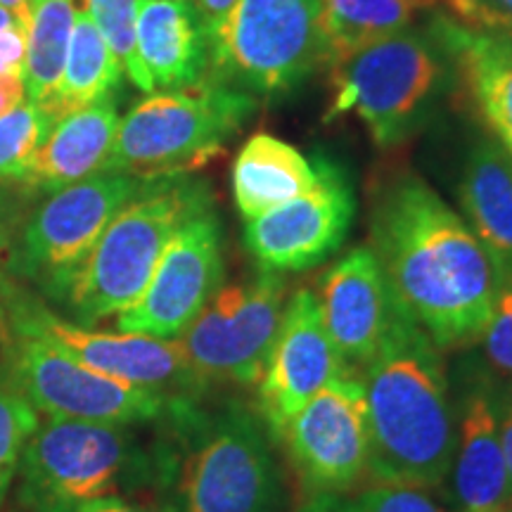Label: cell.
<instances>
[{"label": "cell", "mask_w": 512, "mask_h": 512, "mask_svg": "<svg viewBox=\"0 0 512 512\" xmlns=\"http://www.w3.org/2000/svg\"><path fill=\"white\" fill-rule=\"evenodd\" d=\"M370 238L389 290L439 351L482 339L496 273L467 221L422 178L406 174L375 200Z\"/></svg>", "instance_id": "obj_1"}, {"label": "cell", "mask_w": 512, "mask_h": 512, "mask_svg": "<svg viewBox=\"0 0 512 512\" xmlns=\"http://www.w3.org/2000/svg\"><path fill=\"white\" fill-rule=\"evenodd\" d=\"M375 484L434 489L451 472L456 415L437 344L396 302L380 347L358 368Z\"/></svg>", "instance_id": "obj_2"}, {"label": "cell", "mask_w": 512, "mask_h": 512, "mask_svg": "<svg viewBox=\"0 0 512 512\" xmlns=\"http://www.w3.org/2000/svg\"><path fill=\"white\" fill-rule=\"evenodd\" d=\"M214 204L207 183L185 176L140 185L110 221L60 299L64 318L83 328L119 316L150 283L174 233L197 211Z\"/></svg>", "instance_id": "obj_3"}, {"label": "cell", "mask_w": 512, "mask_h": 512, "mask_svg": "<svg viewBox=\"0 0 512 512\" xmlns=\"http://www.w3.org/2000/svg\"><path fill=\"white\" fill-rule=\"evenodd\" d=\"M254 110V95L211 76L178 91L147 95L119 119L102 174L140 181L185 176L221 155Z\"/></svg>", "instance_id": "obj_4"}, {"label": "cell", "mask_w": 512, "mask_h": 512, "mask_svg": "<svg viewBox=\"0 0 512 512\" xmlns=\"http://www.w3.org/2000/svg\"><path fill=\"white\" fill-rule=\"evenodd\" d=\"M155 472L128 425L43 418L19 460L15 510L76 512L98 498L138 489Z\"/></svg>", "instance_id": "obj_5"}, {"label": "cell", "mask_w": 512, "mask_h": 512, "mask_svg": "<svg viewBox=\"0 0 512 512\" xmlns=\"http://www.w3.org/2000/svg\"><path fill=\"white\" fill-rule=\"evenodd\" d=\"M171 418L185 437L178 512H280L285 486L264 420L240 403L200 415L190 399H176Z\"/></svg>", "instance_id": "obj_6"}, {"label": "cell", "mask_w": 512, "mask_h": 512, "mask_svg": "<svg viewBox=\"0 0 512 512\" xmlns=\"http://www.w3.org/2000/svg\"><path fill=\"white\" fill-rule=\"evenodd\" d=\"M446 55L432 34L403 29L330 64L325 121L354 117L377 147L401 145L430 117L446 81Z\"/></svg>", "instance_id": "obj_7"}, {"label": "cell", "mask_w": 512, "mask_h": 512, "mask_svg": "<svg viewBox=\"0 0 512 512\" xmlns=\"http://www.w3.org/2000/svg\"><path fill=\"white\" fill-rule=\"evenodd\" d=\"M207 43L211 79L285 98L323 67L320 0H238Z\"/></svg>", "instance_id": "obj_8"}, {"label": "cell", "mask_w": 512, "mask_h": 512, "mask_svg": "<svg viewBox=\"0 0 512 512\" xmlns=\"http://www.w3.org/2000/svg\"><path fill=\"white\" fill-rule=\"evenodd\" d=\"M0 384L22 394L43 418L147 425L171 413L174 396L102 375L41 337L5 332Z\"/></svg>", "instance_id": "obj_9"}, {"label": "cell", "mask_w": 512, "mask_h": 512, "mask_svg": "<svg viewBox=\"0 0 512 512\" xmlns=\"http://www.w3.org/2000/svg\"><path fill=\"white\" fill-rule=\"evenodd\" d=\"M145 181L126 174H95L50 192L19 221L12 240V278L36 287L55 306L95 242Z\"/></svg>", "instance_id": "obj_10"}, {"label": "cell", "mask_w": 512, "mask_h": 512, "mask_svg": "<svg viewBox=\"0 0 512 512\" xmlns=\"http://www.w3.org/2000/svg\"><path fill=\"white\" fill-rule=\"evenodd\" d=\"M285 304L283 273L259 271L254 278L221 285L176 342L204 384L256 387L266 370Z\"/></svg>", "instance_id": "obj_11"}, {"label": "cell", "mask_w": 512, "mask_h": 512, "mask_svg": "<svg viewBox=\"0 0 512 512\" xmlns=\"http://www.w3.org/2000/svg\"><path fill=\"white\" fill-rule=\"evenodd\" d=\"M3 320L5 332L46 339L88 368L128 384L157 389L174 399H195L207 387L190 368L176 339L83 328L48 309L22 285L3 304Z\"/></svg>", "instance_id": "obj_12"}, {"label": "cell", "mask_w": 512, "mask_h": 512, "mask_svg": "<svg viewBox=\"0 0 512 512\" xmlns=\"http://www.w3.org/2000/svg\"><path fill=\"white\" fill-rule=\"evenodd\" d=\"M223 275V230L211 204L176 230L143 294L117 316L119 332L178 339L221 290Z\"/></svg>", "instance_id": "obj_13"}, {"label": "cell", "mask_w": 512, "mask_h": 512, "mask_svg": "<svg viewBox=\"0 0 512 512\" xmlns=\"http://www.w3.org/2000/svg\"><path fill=\"white\" fill-rule=\"evenodd\" d=\"M311 162L318 181L309 192L245 221V245L261 271H306L347 240L356 214L347 171L323 152H316Z\"/></svg>", "instance_id": "obj_14"}, {"label": "cell", "mask_w": 512, "mask_h": 512, "mask_svg": "<svg viewBox=\"0 0 512 512\" xmlns=\"http://www.w3.org/2000/svg\"><path fill=\"white\" fill-rule=\"evenodd\" d=\"M287 451L311 496L344 494L368 472L366 394L358 370L344 368L290 420Z\"/></svg>", "instance_id": "obj_15"}, {"label": "cell", "mask_w": 512, "mask_h": 512, "mask_svg": "<svg viewBox=\"0 0 512 512\" xmlns=\"http://www.w3.org/2000/svg\"><path fill=\"white\" fill-rule=\"evenodd\" d=\"M344 368L347 363L325 328L316 294L297 290L287 299L266 370L256 384L268 432L280 439L294 415Z\"/></svg>", "instance_id": "obj_16"}, {"label": "cell", "mask_w": 512, "mask_h": 512, "mask_svg": "<svg viewBox=\"0 0 512 512\" xmlns=\"http://www.w3.org/2000/svg\"><path fill=\"white\" fill-rule=\"evenodd\" d=\"M316 299L339 356L358 370L380 347L396 309L373 249L356 247L344 254L320 278Z\"/></svg>", "instance_id": "obj_17"}, {"label": "cell", "mask_w": 512, "mask_h": 512, "mask_svg": "<svg viewBox=\"0 0 512 512\" xmlns=\"http://www.w3.org/2000/svg\"><path fill=\"white\" fill-rule=\"evenodd\" d=\"M448 477L453 482L456 512L512 510V482L498 425V396L489 384L479 382L465 394Z\"/></svg>", "instance_id": "obj_18"}, {"label": "cell", "mask_w": 512, "mask_h": 512, "mask_svg": "<svg viewBox=\"0 0 512 512\" xmlns=\"http://www.w3.org/2000/svg\"><path fill=\"white\" fill-rule=\"evenodd\" d=\"M430 34L456 67L467 98L512 159V36L437 15Z\"/></svg>", "instance_id": "obj_19"}, {"label": "cell", "mask_w": 512, "mask_h": 512, "mask_svg": "<svg viewBox=\"0 0 512 512\" xmlns=\"http://www.w3.org/2000/svg\"><path fill=\"white\" fill-rule=\"evenodd\" d=\"M119 128L114 95L62 117L31 157L19 183L43 195L102 174Z\"/></svg>", "instance_id": "obj_20"}, {"label": "cell", "mask_w": 512, "mask_h": 512, "mask_svg": "<svg viewBox=\"0 0 512 512\" xmlns=\"http://www.w3.org/2000/svg\"><path fill=\"white\" fill-rule=\"evenodd\" d=\"M458 200L467 226L489 254L496 283L512 285V159L494 138L472 145Z\"/></svg>", "instance_id": "obj_21"}, {"label": "cell", "mask_w": 512, "mask_h": 512, "mask_svg": "<svg viewBox=\"0 0 512 512\" xmlns=\"http://www.w3.org/2000/svg\"><path fill=\"white\" fill-rule=\"evenodd\" d=\"M138 53L155 88L164 91H178L207 76V31L190 0H140Z\"/></svg>", "instance_id": "obj_22"}, {"label": "cell", "mask_w": 512, "mask_h": 512, "mask_svg": "<svg viewBox=\"0 0 512 512\" xmlns=\"http://www.w3.org/2000/svg\"><path fill=\"white\" fill-rule=\"evenodd\" d=\"M316 181L311 159L268 133H256L242 145L230 176L235 204L245 221L304 195Z\"/></svg>", "instance_id": "obj_23"}, {"label": "cell", "mask_w": 512, "mask_h": 512, "mask_svg": "<svg viewBox=\"0 0 512 512\" xmlns=\"http://www.w3.org/2000/svg\"><path fill=\"white\" fill-rule=\"evenodd\" d=\"M121 76H124V69H121L119 60L93 24L91 15L79 3L60 88H57L53 102L43 114L55 126L67 114L83 110V107L107 98V95H114Z\"/></svg>", "instance_id": "obj_24"}, {"label": "cell", "mask_w": 512, "mask_h": 512, "mask_svg": "<svg viewBox=\"0 0 512 512\" xmlns=\"http://www.w3.org/2000/svg\"><path fill=\"white\" fill-rule=\"evenodd\" d=\"M427 8H434V0H320L323 67L408 29L415 12Z\"/></svg>", "instance_id": "obj_25"}, {"label": "cell", "mask_w": 512, "mask_h": 512, "mask_svg": "<svg viewBox=\"0 0 512 512\" xmlns=\"http://www.w3.org/2000/svg\"><path fill=\"white\" fill-rule=\"evenodd\" d=\"M74 17V0H31L24 81H27V100L43 112L48 110L60 88Z\"/></svg>", "instance_id": "obj_26"}, {"label": "cell", "mask_w": 512, "mask_h": 512, "mask_svg": "<svg viewBox=\"0 0 512 512\" xmlns=\"http://www.w3.org/2000/svg\"><path fill=\"white\" fill-rule=\"evenodd\" d=\"M105 43L117 57L124 74L140 91L157 93L138 53V5L140 0H81Z\"/></svg>", "instance_id": "obj_27"}, {"label": "cell", "mask_w": 512, "mask_h": 512, "mask_svg": "<svg viewBox=\"0 0 512 512\" xmlns=\"http://www.w3.org/2000/svg\"><path fill=\"white\" fill-rule=\"evenodd\" d=\"M50 128L53 121L29 100L0 117V181H22Z\"/></svg>", "instance_id": "obj_28"}, {"label": "cell", "mask_w": 512, "mask_h": 512, "mask_svg": "<svg viewBox=\"0 0 512 512\" xmlns=\"http://www.w3.org/2000/svg\"><path fill=\"white\" fill-rule=\"evenodd\" d=\"M38 425L36 408L15 389L0 384V508L12 494L24 446Z\"/></svg>", "instance_id": "obj_29"}, {"label": "cell", "mask_w": 512, "mask_h": 512, "mask_svg": "<svg viewBox=\"0 0 512 512\" xmlns=\"http://www.w3.org/2000/svg\"><path fill=\"white\" fill-rule=\"evenodd\" d=\"M299 512H441L427 494L406 486L375 484L358 494H318Z\"/></svg>", "instance_id": "obj_30"}, {"label": "cell", "mask_w": 512, "mask_h": 512, "mask_svg": "<svg viewBox=\"0 0 512 512\" xmlns=\"http://www.w3.org/2000/svg\"><path fill=\"white\" fill-rule=\"evenodd\" d=\"M486 361L512 380V285H498L494 313L482 339Z\"/></svg>", "instance_id": "obj_31"}, {"label": "cell", "mask_w": 512, "mask_h": 512, "mask_svg": "<svg viewBox=\"0 0 512 512\" xmlns=\"http://www.w3.org/2000/svg\"><path fill=\"white\" fill-rule=\"evenodd\" d=\"M29 27L0 5V72L24 69Z\"/></svg>", "instance_id": "obj_32"}, {"label": "cell", "mask_w": 512, "mask_h": 512, "mask_svg": "<svg viewBox=\"0 0 512 512\" xmlns=\"http://www.w3.org/2000/svg\"><path fill=\"white\" fill-rule=\"evenodd\" d=\"M76 512H178L174 503L157 501H136L128 496H107L81 505Z\"/></svg>", "instance_id": "obj_33"}, {"label": "cell", "mask_w": 512, "mask_h": 512, "mask_svg": "<svg viewBox=\"0 0 512 512\" xmlns=\"http://www.w3.org/2000/svg\"><path fill=\"white\" fill-rule=\"evenodd\" d=\"M17 226H12V219L8 214L0 211V313H3V304L12 297L19 283L10 273V252L12 240H15Z\"/></svg>", "instance_id": "obj_34"}, {"label": "cell", "mask_w": 512, "mask_h": 512, "mask_svg": "<svg viewBox=\"0 0 512 512\" xmlns=\"http://www.w3.org/2000/svg\"><path fill=\"white\" fill-rule=\"evenodd\" d=\"M27 100V81H24V69H12V72H0V117L15 110Z\"/></svg>", "instance_id": "obj_35"}, {"label": "cell", "mask_w": 512, "mask_h": 512, "mask_svg": "<svg viewBox=\"0 0 512 512\" xmlns=\"http://www.w3.org/2000/svg\"><path fill=\"white\" fill-rule=\"evenodd\" d=\"M192 8L200 15L204 31H207V38L214 34L216 29L221 27L223 19L230 15V10L238 5V0H190Z\"/></svg>", "instance_id": "obj_36"}, {"label": "cell", "mask_w": 512, "mask_h": 512, "mask_svg": "<svg viewBox=\"0 0 512 512\" xmlns=\"http://www.w3.org/2000/svg\"><path fill=\"white\" fill-rule=\"evenodd\" d=\"M498 425H501V444L505 465H508V475L512 482V399H498Z\"/></svg>", "instance_id": "obj_37"}, {"label": "cell", "mask_w": 512, "mask_h": 512, "mask_svg": "<svg viewBox=\"0 0 512 512\" xmlns=\"http://www.w3.org/2000/svg\"><path fill=\"white\" fill-rule=\"evenodd\" d=\"M3 8H8L19 22H24L29 27L31 22V0H0Z\"/></svg>", "instance_id": "obj_38"}, {"label": "cell", "mask_w": 512, "mask_h": 512, "mask_svg": "<svg viewBox=\"0 0 512 512\" xmlns=\"http://www.w3.org/2000/svg\"><path fill=\"white\" fill-rule=\"evenodd\" d=\"M5 335V320H3V313H0V337Z\"/></svg>", "instance_id": "obj_39"}, {"label": "cell", "mask_w": 512, "mask_h": 512, "mask_svg": "<svg viewBox=\"0 0 512 512\" xmlns=\"http://www.w3.org/2000/svg\"><path fill=\"white\" fill-rule=\"evenodd\" d=\"M434 5H444V0H434Z\"/></svg>", "instance_id": "obj_40"}, {"label": "cell", "mask_w": 512, "mask_h": 512, "mask_svg": "<svg viewBox=\"0 0 512 512\" xmlns=\"http://www.w3.org/2000/svg\"><path fill=\"white\" fill-rule=\"evenodd\" d=\"M503 34H505V36H512V29H508V31H503Z\"/></svg>", "instance_id": "obj_41"}, {"label": "cell", "mask_w": 512, "mask_h": 512, "mask_svg": "<svg viewBox=\"0 0 512 512\" xmlns=\"http://www.w3.org/2000/svg\"><path fill=\"white\" fill-rule=\"evenodd\" d=\"M12 512H17V510H12Z\"/></svg>", "instance_id": "obj_42"}, {"label": "cell", "mask_w": 512, "mask_h": 512, "mask_svg": "<svg viewBox=\"0 0 512 512\" xmlns=\"http://www.w3.org/2000/svg\"><path fill=\"white\" fill-rule=\"evenodd\" d=\"M510 512H512V510H510Z\"/></svg>", "instance_id": "obj_43"}]
</instances>
